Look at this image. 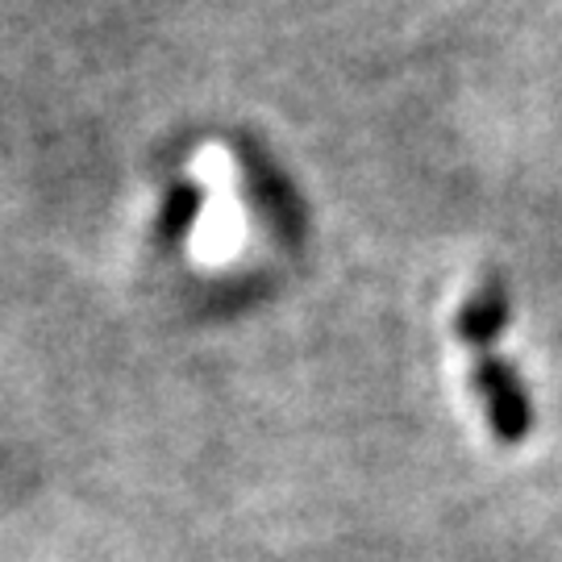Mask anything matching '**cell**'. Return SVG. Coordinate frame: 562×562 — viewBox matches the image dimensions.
<instances>
[{
  "instance_id": "6da1fadb",
  "label": "cell",
  "mask_w": 562,
  "mask_h": 562,
  "mask_svg": "<svg viewBox=\"0 0 562 562\" xmlns=\"http://www.w3.org/2000/svg\"><path fill=\"white\" fill-rule=\"evenodd\" d=\"M471 383H475V392H480V404H483V413H487L492 434H496L504 446L525 442L529 429H533V401H529V387L521 383V375H517L508 362L492 359L487 350H475Z\"/></svg>"
},
{
  "instance_id": "7a4b0ae2",
  "label": "cell",
  "mask_w": 562,
  "mask_h": 562,
  "mask_svg": "<svg viewBox=\"0 0 562 562\" xmlns=\"http://www.w3.org/2000/svg\"><path fill=\"white\" fill-rule=\"evenodd\" d=\"M504 317H508V304H504V296L496 292V288H487V292H480L475 301L462 308V317H459L462 338L471 341L475 350H487L492 338L501 334Z\"/></svg>"
}]
</instances>
